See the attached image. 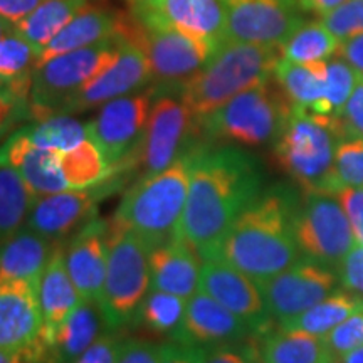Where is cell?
<instances>
[{"instance_id": "1", "label": "cell", "mask_w": 363, "mask_h": 363, "mask_svg": "<svg viewBox=\"0 0 363 363\" xmlns=\"http://www.w3.org/2000/svg\"><path fill=\"white\" fill-rule=\"evenodd\" d=\"M262 192L259 162L230 145H195L180 238L202 261L216 259L227 230Z\"/></svg>"}, {"instance_id": "2", "label": "cell", "mask_w": 363, "mask_h": 363, "mask_svg": "<svg viewBox=\"0 0 363 363\" xmlns=\"http://www.w3.org/2000/svg\"><path fill=\"white\" fill-rule=\"evenodd\" d=\"M299 199L284 185L261 192L222 240L216 259L262 281L294 264L301 252L294 233Z\"/></svg>"}, {"instance_id": "3", "label": "cell", "mask_w": 363, "mask_h": 363, "mask_svg": "<svg viewBox=\"0 0 363 363\" xmlns=\"http://www.w3.org/2000/svg\"><path fill=\"white\" fill-rule=\"evenodd\" d=\"M279 59V48L224 40L206 65L179 86L197 126L239 93L271 79Z\"/></svg>"}, {"instance_id": "4", "label": "cell", "mask_w": 363, "mask_h": 363, "mask_svg": "<svg viewBox=\"0 0 363 363\" xmlns=\"http://www.w3.org/2000/svg\"><path fill=\"white\" fill-rule=\"evenodd\" d=\"M195 145L165 170L145 175L131 185L113 217V224L142 238L150 251L167 240L180 238Z\"/></svg>"}, {"instance_id": "5", "label": "cell", "mask_w": 363, "mask_h": 363, "mask_svg": "<svg viewBox=\"0 0 363 363\" xmlns=\"http://www.w3.org/2000/svg\"><path fill=\"white\" fill-rule=\"evenodd\" d=\"M338 142L337 121L293 106L272 143V157L303 192L337 194L335 155Z\"/></svg>"}, {"instance_id": "6", "label": "cell", "mask_w": 363, "mask_h": 363, "mask_svg": "<svg viewBox=\"0 0 363 363\" xmlns=\"http://www.w3.org/2000/svg\"><path fill=\"white\" fill-rule=\"evenodd\" d=\"M293 110V103L274 78L252 86L203 118L197 135L212 143L262 147L274 143Z\"/></svg>"}, {"instance_id": "7", "label": "cell", "mask_w": 363, "mask_h": 363, "mask_svg": "<svg viewBox=\"0 0 363 363\" xmlns=\"http://www.w3.org/2000/svg\"><path fill=\"white\" fill-rule=\"evenodd\" d=\"M120 45L121 33L88 48L39 61L30 84V116L44 120L65 111L67 103L115 61Z\"/></svg>"}, {"instance_id": "8", "label": "cell", "mask_w": 363, "mask_h": 363, "mask_svg": "<svg viewBox=\"0 0 363 363\" xmlns=\"http://www.w3.org/2000/svg\"><path fill=\"white\" fill-rule=\"evenodd\" d=\"M150 291V247L130 229L110 224L106 278L99 308L110 330L135 323Z\"/></svg>"}, {"instance_id": "9", "label": "cell", "mask_w": 363, "mask_h": 363, "mask_svg": "<svg viewBox=\"0 0 363 363\" xmlns=\"http://www.w3.org/2000/svg\"><path fill=\"white\" fill-rule=\"evenodd\" d=\"M121 35L133 40L147 56L153 81L160 86H180L206 65L222 43L199 38L172 27L147 26L123 19Z\"/></svg>"}, {"instance_id": "10", "label": "cell", "mask_w": 363, "mask_h": 363, "mask_svg": "<svg viewBox=\"0 0 363 363\" xmlns=\"http://www.w3.org/2000/svg\"><path fill=\"white\" fill-rule=\"evenodd\" d=\"M303 257L337 269L355 244L352 225L337 194L305 192L294 219Z\"/></svg>"}, {"instance_id": "11", "label": "cell", "mask_w": 363, "mask_h": 363, "mask_svg": "<svg viewBox=\"0 0 363 363\" xmlns=\"http://www.w3.org/2000/svg\"><path fill=\"white\" fill-rule=\"evenodd\" d=\"M157 93L138 147L143 167L142 177L165 170L197 143L190 142L197 135V121L182 98L179 86L157 88Z\"/></svg>"}, {"instance_id": "12", "label": "cell", "mask_w": 363, "mask_h": 363, "mask_svg": "<svg viewBox=\"0 0 363 363\" xmlns=\"http://www.w3.org/2000/svg\"><path fill=\"white\" fill-rule=\"evenodd\" d=\"M157 88L111 99L104 103L94 120L86 123V135L101 150L113 170L135 155L147 128Z\"/></svg>"}, {"instance_id": "13", "label": "cell", "mask_w": 363, "mask_h": 363, "mask_svg": "<svg viewBox=\"0 0 363 363\" xmlns=\"http://www.w3.org/2000/svg\"><path fill=\"white\" fill-rule=\"evenodd\" d=\"M338 272L306 257L271 278L256 281L272 321L283 325L337 291Z\"/></svg>"}, {"instance_id": "14", "label": "cell", "mask_w": 363, "mask_h": 363, "mask_svg": "<svg viewBox=\"0 0 363 363\" xmlns=\"http://www.w3.org/2000/svg\"><path fill=\"white\" fill-rule=\"evenodd\" d=\"M224 40L281 48L303 24L298 0H220Z\"/></svg>"}, {"instance_id": "15", "label": "cell", "mask_w": 363, "mask_h": 363, "mask_svg": "<svg viewBox=\"0 0 363 363\" xmlns=\"http://www.w3.org/2000/svg\"><path fill=\"white\" fill-rule=\"evenodd\" d=\"M0 347L21 353L26 362L49 360L39 291L24 281H0Z\"/></svg>"}, {"instance_id": "16", "label": "cell", "mask_w": 363, "mask_h": 363, "mask_svg": "<svg viewBox=\"0 0 363 363\" xmlns=\"http://www.w3.org/2000/svg\"><path fill=\"white\" fill-rule=\"evenodd\" d=\"M110 182L84 189H67L61 192L35 197L27 216L26 225L56 244H65L67 239L98 216V203L113 192Z\"/></svg>"}, {"instance_id": "17", "label": "cell", "mask_w": 363, "mask_h": 363, "mask_svg": "<svg viewBox=\"0 0 363 363\" xmlns=\"http://www.w3.org/2000/svg\"><path fill=\"white\" fill-rule=\"evenodd\" d=\"M199 288L246 321L256 337L271 331L272 318L267 313L259 286L238 267L220 259L203 261Z\"/></svg>"}, {"instance_id": "18", "label": "cell", "mask_w": 363, "mask_h": 363, "mask_svg": "<svg viewBox=\"0 0 363 363\" xmlns=\"http://www.w3.org/2000/svg\"><path fill=\"white\" fill-rule=\"evenodd\" d=\"M152 81V67L145 52L133 40L121 35V45L115 61L96 79L91 81L78 96L72 98L62 113L71 115L103 106L111 99L136 93Z\"/></svg>"}, {"instance_id": "19", "label": "cell", "mask_w": 363, "mask_h": 363, "mask_svg": "<svg viewBox=\"0 0 363 363\" xmlns=\"http://www.w3.org/2000/svg\"><path fill=\"white\" fill-rule=\"evenodd\" d=\"M131 17L147 26L172 27L224 43L225 13L220 0H133Z\"/></svg>"}, {"instance_id": "20", "label": "cell", "mask_w": 363, "mask_h": 363, "mask_svg": "<svg viewBox=\"0 0 363 363\" xmlns=\"http://www.w3.org/2000/svg\"><path fill=\"white\" fill-rule=\"evenodd\" d=\"M249 337L256 335L246 321L199 288V291L187 299L184 325L177 342L217 348L239 345Z\"/></svg>"}, {"instance_id": "21", "label": "cell", "mask_w": 363, "mask_h": 363, "mask_svg": "<svg viewBox=\"0 0 363 363\" xmlns=\"http://www.w3.org/2000/svg\"><path fill=\"white\" fill-rule=\"evenodd\" d=\"M110 251V222L96 216L79 229L65 247V261L69 276L83 299L99 305L106 278Z\"/></svg>"}, {"instance_id": "22", "label": "cell", "mask_w": 363, "mask_h": 363, "mask_svg": "<svg viewBox=\"0 0 363 363\" xmlns=\"http://www.w3.org/2000/svg\"><path fill=\"white\" fill-rule=\"evenodd\" d=\"M57 155L59 150L39 147L30 142L22 130L16 131L0 147V163L16 169L34 197L69 189L59 170Z\"/></svg>"}, {"instance_id": "23", "label": "cell", "mask_w": 363, "mask_h": 363, "mask_svg": "<svg viewBox=\"0 0 363 363\" xmlns=\"http://www.w3.org/2000/svg\"><path fill=\"white\" fill-rule=\"evenodd\" d=\"M197 251L184 238H174L150 251V289L189 299L201 286Z\"/></svg>"}, {"instance_id": "24", "label": "cell", "mask_w": 363, "mask_h": 363, "mask_svg": "<svg viewBox=\"0 0 363 363\" xmlns=\"http://www.w3.org/2000/svg\"><path fill=\"white\" fill-rule=\"evenodd\" d=\"M81 294L72 283L65 261V247L54 251L39 284V303L43 311V342L48 348L49 360L56 337L71 311L78 306Z\"/></svg>"}, {"instance_id": "25", "label": "cell", "mask_w": 363, "mask_h": 363, "mask_svg": "<svg viewBox=\"0 0 363 363\" xmlns=\"http://www.w3.org/2000/svg\"><path fill=\"white\" fill-rule=\"evenodd\" d=\"M62 244L52 242L29 225L0 242V281H24L39 291L40 278L54 251Z\"/></svg>"}, {"instance_id": "26", "label": "cell", "mask_w": 363, "mask_h": 363, "mask_svg": "<svg viewBox=\"0 0 363 363\" xmlns=\"http://www.w3.org/2000/svg\"><path fill=\"white\" fill-rule=\"evenodd\" d=\"M121 24H123V19L116 17L115 13L104 9L84 6L59 30L56 38L45 45L39 61L115 38L121 33Z\"/></svg>"}, {"instance_id": "27", "label": "cell", "mask_w": 363, "mask_h": 363, "mask_svg": "<svg viewBox=\"0 0 363 363\" xmlns=\"http://www.w3.org/2000/svg\"><path fill=\"white\" fill-rule=\"evenodd\" d=\"M104 326L108 328L98 303L81 299L59 330L51 350V360L78 362L86 348L91 347V343L98 337H101Z\"/></svg>"}, {"instance_id": "28", "label": "cell", "mask_w": 363, "mask_h": 363, "mask_svg": "<svg viewBox=\"0 0 363 363\" xmlns=\"http://www.w3.org/2000/svg\"><path fill=\"white\" fill-rule=\"evenodd\" d=\"M259 362L267 363H330L333 362L323 338L298 330L267 331L257 343Z\"/></svg>"}, {"instance_id": "29", "label": "cell", "mask_w": 363, "mask_h": 363, "mask_svg": "<svg viewBox=\"0 0 363 363\" xmlns=\"http://www.w3.org/2000/svg\"><path fill=\"white\" fill-rule=\"evenodd\" d=\"M272 78L293 106L315 111L325 96L326 61L303 65L281 57L272 72Z\"/></svg>"}, {"instance_id": "30", "label": "cell", "mask_w": 363, "mask_h": 363, "mask_svg": "<svg viewBox=\"0 0 363 363\" xmlns=\"http://www.w3.org/2000/svg\"><path fill=\"white\" fill-rule=\"evenodd\" d=\"M363 310V296L353 291H333L310 310L279 325L284 330H298L305 333L325 337L328 331L350 318L353 313Z\"/></svg>"}, {"instance_id": "31", "label": "cell", "mask_w": 363, "mask_h": 363, "mask_svg": "<svg viewBox=\"0 0 363 363\" xmlns=\"http://www.w3.org/2000/svg\"><path fill=\"white\" fill-rule=\"evenodd\" d=\"M84 6L86 0H43L29 16L17 22L16 29L43 54L45 45Z\"/></svg>"}, {"instance_id": "32", "label": "cell", "mask_w": 363, "mask_h": 363, "mask_svg": "<svg viewBox=\"0 0 363 363\" xmlns=\"http://www.w3.org/2000/svg\"><path fill=\"white\" fill-rule=\"evenodd\" d=\"M57 165L69 189L93 187L115 174L104 160L101 150L89 138L69 150L59 152Z\"/></svg>"}, {"instance_id": "33", "label": "cell", "mask_w": 363, "mask_h": 363, "mask_svg": "<svg viewBox=\"0 0 363 363\" xmlns=\"http://www.w3.org/2000/svg\"><path fill=\"white\" fill-rule=\"evenodd\" d=\"M40 52L17 33L0 39V78L6 79L22 98L29 99L30 84Z\"/></svg>"}, {"instance_id": "34", "label": "cell", "mask_w": 363, "mask_h": 363, "mask_svg": "<svg viewBox=\"0 0 363 363\" xmlns=\"http://www.w3.org/2000/svg\"><path fill=\"white\" fill-rule=\"evenodd\" d=\"M34 201V194L17 170L0 163V242L26 225Z\"/></svg>"}, {"instance_id": "35", "label": "cell", "mask_w": 363, "mask_h": 363, "mask_svg": "<svg viewBox=\"0 0 363 363\" xmlns=\"http://www.w3.org/2000/svg\"><path fill=\"white\" fill-rule=\"evenodd\" d=\"M342 45L333 33H330L321 22H303L281 45V57L294 62L328 61L337 56Z\"/></svg>"}, {"instance_id": "36", "label": "cell", "mask_w": 363, "mask_h": 363, "mask_svg": "<svg viewBox=\"0 0 363 363\" xmlns=\"http://www.w3.org/2000/svg\"><path fill=\"white\" fill-rule=\"evenodd\" d=\"M185 310H187L185 298L160 289H150L140 306L135 323H140L152 333L177 340L184 325Z\"/></svg>"}, {"instance_id": "37", "label": "cell", "mask_w": 363, "mask_h": 363, "mask_svg": "<svg viewBox=\"0 0 363 363\" xmlns=\"http://www.w3.org/2000/svg\"><path fill=\"white\" fill-rule=\"evenodd\" d=\"M22 131L33 143L44 148L59 150V152L76 147L88 138L86 125L69 116L67 113H59V115L38 120V123L26 126Z\"/></svg>"}, {"instance_id": "38", "label": "cell", "mask_w": 363, "mask_h": 363, "mask_svg": "<svg viewBox=\"0 0 363 363\" xmlns=\"http://www.w3.org/2000/svg\"><path fill=\"white\" fill-rule=\"evenodd\" d=\"M360 79L358 72L345 59H328L326 61L325 96L313 113L337 121L342 116L345 104L350 99L353 89Z\"/></svg>"}, {"instance_id": "39", "label": "cell", "mask_w": 363, "mask_h": 363, "mask_svg": "<svg viewBox=\"0 0 363 363\" xmlns=\"http://www.w3.org/2000/svg\"><path fill=\"white\" fill-rule=\"evenodd\" d=\"M337 192L343 187H363V138H343L335 155Z\"/></svg>"}, {"instance_id": "40", "label": "cell", "mask_w": 363, "mask_h": 363, "mask_svg": "<svg viewBox=\"0 0 363 363\" xmlns=\"http://www.w3.org/2000/svg\"><path fill=\"white\" fill-rule=\"evenodd\" d=\"M320 22L342 40L363 34V0H347L333 11L320 16Z\"/></svg>"}, {"instance_id": "41", "label": "cell", "mask_w": 363, "mask_h": 363, "mask_svg": "<svg viewBox=\"0 0 363 363\" xmlns=\"http://www.w3.org/2000/svg\"><path fill=\"white\" fill-rule=\"evenodd\" d=\"M321 338L333 362H340L345 353L363 345V310L353 313Z\"/></svg>"}, {"instance_id": "42", "label": "cell", "mask_w": 363, "mask_h": 363, "mask_svg": "<svg viewBox=\"0 0 363 363\" xmlns=\"http://www.w3.org/2000/svg\"><path fill=\"white\" fill-rule=\"evenodd\" d=\"M340 140L363 138V79L353 89L350 99L345 104L342 116L337 120Z\"/></svg>"}, {"instance_id": "43", "label": "cell", "mask_w": 363, "mask_h": 363, "mask_svg": "<svg viewBox=\"0 0 363 363\" xmlns=\"http://www.w3.org/2000/svg\"><path fill=\"white\" fill-rule=\"evenodd\" d=\"M27 115H30L29 99L22 98L6 79L0 78V135Z\"/></svg>"}, {"instance_id": "44", "label": "cell", "mask_w": 363, "mask_h": 363, "mask_svg": "<svg viewBox=\"0 0 363 363\" xmlns=\"http://www.w3.org/2000/svg\"><path fill=\"white\" fill-rule=\"evenodd\" d=\"M337 272L345 289L363 296V244H353L338 264Z\"/></svg>"}, {"instance_id": "45", "label": "cell", "mask_w": 363, "mask_h": 363, "mask_svg": "<svg viewBox=\"0 0 363 363\" xmlns=\"http://www.w3.org/2000/svg\"><path fill=\"white\" fill-rule=\"evenodd\" d=\"M125 338L120 335L103 333L86 348V352L78 358V363H115L120 362Z\"/></svg>"}, {"instance_id": "46", "label": "cell", "mask_w": 363, "mask_h": 363, "mask_svg": "<svg viewBox=\"0 0 363 363\" xmlns=\"http://www.w3.org/2000/svg\"><path fill=\"white\" fill-rule=\"evenodd\" d=\"M337 195L350 222L355 240L363 244V187H343Z\"/></svg>"}, {"instance_id": "47", "label": "cell", "mask_w": 363, "mask_h": 363, "mask_svg": "<svg viewBox=\"0 0 363 363\" xmlns=\"http://www.w3.org/2000/svg\"><path fill=\"white\" fill-rule=\"evenodd\" d=\"M337 56L345 59L363 79V34L342 40Z\"/></svg>"}, {"instance_id": "48", "label": "cell", "mask_w": 363, "mask_h": 363, "mask_svg": "<svg viewBox=\"0 0 363 363\" xmlns=\"http://www.w3.org/2000/svg\"><path fill=\"white\" fill-rule=\"evenodd\" d=\"M40 2L43 0H0V16L17 24L29 16Z\"/></svg>"}, {"instance_id": "49", "label": "cell", "mask_w": 363, "mask_h": 363, "mask_svg": "<svg viewBox=\"0 0 363 363\" xmlns=\"http://www.w3.org/2000/svg\"><path fill=\"white\" fill-rule=\"evenodd\" d=\"M345 2L347 0H298L301 11L318 13V16H323V13L333 11Z\"/></svg>"}, {"instance_id": "50", "label": "cell", "mask_w": 363, "mask_h": 363, "mask_svg": "<svg viewBox=\"0 0 363 363\" xmlns=\"http://www.w3.org/2000/svg\"><path fill=\"white\" fill-rule=\"evenodd\" d=\"M340 362H345V363H363V345H360V347L353 348V350L345 353V355L340 358Z\"/></svg>"}, {"instance_id": "51", "label": "cell", "mask_w": 363, "mask_h": 363, "mask_svg": "<svg viewBox=\"0 0 363 363\" xmlns=\"http://www.w3.org/2000/svg\"><path fill=\"white\" fill-rule=\"evenodd\" d=\"M19 362H26L21 353H16L12 350H7V348L0 347V363H19Z\"/></svg>"}, {"instance_id": "52", "label": "cell", "mask_w": 363, "mask_h": 363, "mask_svg": "<svg viewBox=\"0 0 363 363\" xmlns=\"http://www.w3.org/2000/svg\"><path fill=\"white\" fill-rule=\"evenodd\" d=\"M13 30H16V24H13L12 21L6 19L4 16H0V39L6 38L9 34H12Z\"/></svg>"}]
</instances>
